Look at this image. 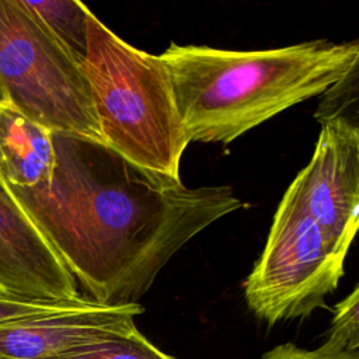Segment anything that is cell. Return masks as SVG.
I'll return each instance as SVG.
<instances>
[{
	"label": "cell",
	"instance_id": "obj_2",
	"mask_svg": "<svg viewBox=\"0 0 359 359\" xmlns=\"http://www.w3.org/2000/svg\"><path fill=\"white\" fill-rule=\"evenodd\" d=\"M168 69L189 142L230 143L311 97L359 65V43L307 41L264 50H227L171 42Z\"/></svg>",
	"mask_w": 359,
	"mask_h": 359
},
{
	"label": "cell",
	"instance_id": "obj_12",
	"mask_svg": "<svg viewBox=\"0 0 359 359\" xmlns=\"http://www.w3.org/2000/svg\"><path fill=\"white\" fill-rule=\"evenodd\" d=\"M331 310V327L324 344L338 351L359 352V286Z\"/></svg>",
	"mask_w": 359,
	"mask_h": 359
},
{
	"label": "cell",
	"instance_id": "obj_6",
	"mask_svg": "<svg viewBox=\"0 0 359 359\" xmlns=\"http://www.w3.org/2000/svg\"><path fill=\"white\" fill-rule=\"evenodd\" d=\"M321 123L314 153L285 198L299 205L346 254L359 224V128L348 116Z\"/></svg>",
	"mask_w": 359,
	"mask_h": 359
},
{
	"label": "cell",
	"instance_id": "obj_1",
	"mask_svg": "<svg viewBox=\"0 0 359 359\" xmlns=\"http://www.w3.org/2000/svg\"><path fill=\"white\" fill-rule=\"evenodd\" d=\"M52 142L49 184L7 187L94 303H137L191 238L244 206L231 187L188 188L102 142L62 132Z\"/></svg>",
	"mask_w": 359,
	"mask_h": 359
},
{
	"label": "cell",
	"instance_id": "obj_3",
	"mask_svg": "<svg viewBox=\"0 0 359 359\" xmlns=\"http://www.w3.org/2000/svg\"><path fill=\"white\" fill-rule=\"evenodd\" d=\"M83 67L102 142L142 168L181 178L189 140L161 57L125 42L91 13Z\"/></svg>",
	"mask_w": 359,
	"mask_h": 359
},
{
	"label": "cell",
	"instance_id": "obj_5",
	"mask_svg": "<svg viewBox=\"0 0 359 359\" xmlns=\"http://www.w3.org/2000/svg\"><path fill=\"white\" fill-rule=\"evenodd\" d=\"M345 258L318 223L283 196L264 251L243 285L248 309L269 325L328 309L325 297L337 290Z\"/></svg>",
	"mask_w": 359,
	"mask_h": 359
},
{
	"label": "cell",
	"instance_id": "obj_8",
	"mask_svg": "<svg viewBox=\"0 0 359 359\" xmlns=\"http://www.w3.org/2000/svg\"><path fill=\"white\" fill-rule=\"evenodd\" d=\"M139 304L104 306L84 296L38 316L0 324V359H52L135 323Z\"/></svg>",
	"mask_w": 359,
	"mask_h": 359
},
{
	"label": "cell",
	"instance_id": "obj_10",
	"mask_svg": "<svg viewBox=\"0 0 359 359\" xmlns=\"http://www.w3.org/2000/svg\"><path fill=\"white\" fill-rule=\"evenodd\" d=\"M52 359H174V356L151 344L133 323Z\"/></svg>",
	"mask_w": 359,
	"mask_h": 359
},
{
	"label": "cell",
	"instance_id": "obj_13",
	"mask_svg": "<svg viewBox=\"0 0 359 359\" xmlns=\"http://www.w3.org/2000/svg\"><path fill=\"white\" fill-rule=\"evenodd\" d=\"M66 303L69 302H46L0 293V324H7L21 318L48 313L65 306Z\"/></svg>",
	"mask_w": 359,
	"mask_h": 359
},
{
	"label": "cell",
	"instance_id": "obj_14",
	"mask_svg": "<svg viewBox=\"0 0 359 359\" xmlns=\"http://www.w3.org/2000/svg\"><path fill=\"white\" fill-rule=\"evenodd\" d=\"M259 359H359V352H346L325 344L316 349H304L292 342H285L264 352Z\"/></svg>",
	"mask_w": 359,
	"mask_h": 359
},
{
	"label": "cell",
	"instance_id": "obj_9",
	"mask_svg": "<svg viewBox=\"0 0 359 359\" xmlns=\"http://www.w3.org/2000/svg\"><path fill=\"white\" fill-rule=\"evenodd\" d=\"M52 133L8 100L0 104V174L8 187L49 184L55 165Z\"/></svg>",
	"mask_w": 359,
	"mask_h": 359
},
{
	"label": "cell",
	"instance_id": "obj_15",
	"mask_svg": "<svg viewBox=\"0 0 359 359\" xmlns=\"http://www.w3.org/2000/svg\"><path fill=\"white\" fill-rule=\"evenodd\" d=\"M6 100H7V97H6V94H4V91H3V88H1V86H0V104L4 102Z\"/></svg>",
	"mask_w": 359,
	"mask_h": 359
},
{
	"label": "cell",
	"instance_id": "obj_11",
	"mask_svg": "<svg viewBox=\"0 0 359 359\" xmlns=\"http://www.w3.org/2000/svg\"><path fill=\"white\" fill-rule=\"evenodd\" d=\"M52 34L83 62L88 42L91 11L77 0H25Z\"/></svg>",
	"mask_w": 359,
	"mask_h": 359
},
{
	"label": "cell",
	"instance_id": "obj_4",
	"mask_svg": "<svg viewBox=\"0 0 359 359\" xmlns=\"http://www.w3.org/2000/svg\"><path fill=\"white\" fill-rule=\"evenodd\" d=\"M0 86L18 111L46 129L102 142L83 62L25 0H0Z\"/></svg>",
	"mask_w": 359,
	"mask_h": 359
},
{
	"label": "cell",
	"instance_id": "obj_7",
	"mask_svg": "<svg viewBox=\"0 0 359 359\" xmlns=\"http://www.w3.org/2000/svg\"><path fill=\"white\" fill-rule=\"evenodd\" d=\"M0 293L46 302L83 297L50 243L0 174Z\"/></svg>",
	"mask_w": 359,
	"mask_h": 359
}]
</instances>
